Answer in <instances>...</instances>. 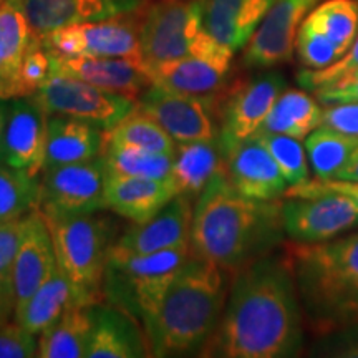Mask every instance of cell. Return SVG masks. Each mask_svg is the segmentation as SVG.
Listing matches in <instances>:
<instances>
[{"mask_svg": "<svg viewBox=\"0 0 358 358\" xmlns=\"http://www.w3.org/2000/svg\"><path fill=\"white\" fill-rule=\"evenodd\" d=\"M301 347L302 306L289 256L267 254L236 272L221 322L198 355L287 358Z\"/></svg>", "mask_w": 358, "mask_h": 358, "instance_id": "6da1fadb", "label": "cell"}, {"mask_svg": "<svg viewBox=\"0 0 358 358\" xmlns=\"http://www.w3.org/2000/svg\"><path fill=\"white\" fill-rule=\"evenodd\" d=\"M282 234L280 201L243 196L231 185L224 168L196 199L189 245L194 257L234 274L271 254Z\"/></svg>", "mask_w": 358, "mask_h": 358, "instance_id": "7a4b0ae2", "label": "cell"}, {"mask_svg": "<svg viewBox=\"0 0 358 358\" xmlns=\"http://www.w3.org/2000/svg\"><path fill=\"white\" fill-rule=\"evenodd\" d=\"M227 294V272L211 261L191 256L143 322L150 355L201 352L221 322Z\"/></svg>", "mask_w": 358, "mask_h": 358, "instance_id": "3957f363", "label": "cell"}, {"mask_svg": "<svg viewBox=\"0 0 358 358\" xmlns=\"http://www.w3.org/2000/svg\"><path fill=\"white\" fill-rule=\"evenodd\" d=\"M302 312L319 334L358 325V231L287 249Z\"/></svg>", "mask_w": 358, "mask_h": 358, "instance_id": "277c9868", "label": "cell"}, {"mask_svg": "<svg viewBox=\"0 0 358 358\" xmlns=\"http://www.w3.org/2000/svg\"><path fill=\"white\" fill-rule=\"evenodd\" d=\"M45 219L52 232L57 264L73 290L77 307L100 303L106 262L115 244L113 226L95 213Z\"/></svg>", "mask_w": 358, "mask_h": 358, "instance_id": "5b68a950", "label": "cell"}, {"mask_svg": "<svg viewBox=\"0 0 358 358\" xmlns=\"http://www.w3.org/2000/svg\"><path fill=\"white\" fill-rule=\"evenodd\" d=\"M191 256V245L138 256H122L110 250L103 299L143 324Z\"/></svg>", "mask_w": 358, "mask_h": 358, "instance_id": "8992f818", "label": "cell"}, {"mask_svg": "<svg viewBox=\"0 0 358 358\" xmlns=\"http://www.w3.org/2000/svg\"><path fill=\"white\" fill-rule=\"evenodd\" d=\"M206 0H159L140 24L143 60L148 66L185 57H221L234 53L204 27Z\"/></svg>", "mask_w": 358, "mask_h": 358, "instance_id": "52a82bcc", "label": "cell"}, {"mask_svg": "<svg viewBox=\"0 0 358 358\" xmlns=\"http://www.w3.org/2000/svg\"><path fill=\"white\" fill-rule=\"evenodd\" d=\"M50 115L70 116L108 131L136 108L133 98L90 85L83 80L52 71L32 95Z\"/></svg>", "mask_w": 358, "mask_h": 358, "instance_id": "ba28073f", "label": "cell"}, {"mask_svg": "<svg viewBox=\"0 0 358 358\" xmlns=\"http://www.w3.org/2000/svg\"><path fill=\"white\" fill-rule=\"evenodd\" d=\"M105 163L101 156L82 163L42 169L38 209L45 217L93 214L105 204Z\"/></svg>", "mask_w": 358, "mask_h": 358, "instance_id": "9c48e42d", "label": "cell"}, {"mask_svg": "<svg viewBox=\"0 0 358 358\" xmlns=\"http://www.w3.org/2000/svg\"><path fill=\"white\" fill-rule=\"evenodd\" d=\"M47 50L71 57L129 58L145 64L140 24L128 15L73 24L40 38Z\"/></svg>", "mask_w": 358, "mask_h": 358, "instance_id": "30bf717a", "label": "cell"}, {"mask_svg": "<svg viewBox=\"0 0 358 358\" xmlns=\"http://www.w3.org/2000/svg\"><path fill=\"white\" fill-rule=\"evenodd\" d=\"M141 108L155 118L164 131L176 143L206 141L219 138V124L216 116L221 105L219 100L182 95L151 85L138 100Z\"/></svg>", "mask_w": 358, "mask_h": 358, "instance_id": "8fae6325", "label": "cell"}, {"mask_svg": "<svg viewBox=\"0 0 358 358\" xmlns=\"http://www.w3.org/2000/svg\"><path fill=\"white\" fill-rule=\"evenodd\" d=\"M285 80L279 73H266L236 87L219 105V145L222 153L252 138L282 92Z\"/></svg>", "mask_w": 358, "mask_h": 358, "instance_id": "7c38bea8", "label": "cell"}, {"mask_svg": "<svg viewBox=\"0 0 358 358\" xmlns=\"http://www.w3.org/2000/svg\"><path fill=\"white\" fill-rule=\"evenodd\" d=\"M282 224L294 243H325L358 227V206L340 194L287 198L282 203Z\"/></svg>", "mask_w": 358, "mask_h": 358, "instance_id": "4fadbf2b", "label": "cell"}, {"mask_svg": "<svg viewBox=\"0 0 358 358\" xmlns=\"http://www.w3.org/2000/svg\"><path fill=\"white\" fill-rule=\"evenodd\" d=\"M47 133L48 113L38 101L34 96L13 98L6 105L0 164L38 176L45 163Z\"/></svg>", "mask_w": 358, "mask_h": 358, "instance_id": "5bb4252c", "label": "cell"}, {"mask_svg": "<svg viewBox=\"0 0 358 358\" xmlns=\"http://www.w3.org/2000/svg\"><path fill=\"white\" fill-rule=\"evenodd\" d=\"M319 0H275L244 52V64L271 69L292 57L299 29Z\"/></svg>", "mask_w": 358, "mask_h": 358, "instance_id": "9a60e30c", "label": "cell"}, {"mask_svg": "<svg viewBox=\"0 0 358 358\" xmlns=\"http://www.w3.org/2000/svg\"><path fill=\"white\" fill-rule=\"evenodd\" d=\"M194 198L178 194L148 221L134 222L111 245V252L122 256H138L189 245Z\"/></svg>", "mask_w": 358, "mask_h": 358, "instance_id": "2e32d148", "label": "cell"}, {"mask_svg": "<svg viewBox=\"0 0 358 358\" xmlns=\"http://www.w3.org/2000/svg\"><path fill=\"white\" fill-rule=\"evenodd\" d=\"M50 52V50H48ZM52 71L83 80L90 85L120 95L133 98L134 101L153 85L150 66L129 58L110 57H71L50 52Z\"/></svg>", "mask_w": 358, "mask_h": 358, "instance_id": "e0dca14e", "label": "cell"}, {"mask_svg": "<svg viewBox=\"0 0 358 358\" xmlns=\"http://www.w3.org/2000/svg\"><path fill=\"white\" fill-rule=\"evenodd\" d=\"M55 245L47 219L40 209L27 216V231L12 267L15 308L24 306L57 268Z\"/></svg>", "mask_w": 358, "mask_h": 358, "instance_id": "ac0fdd59", "label": "cell"}, {"mask_svg": "<svg viewBox=\"0 0 358 358\" xmlns=\"http://www.w3.org/2000/svg\"><path fill=\"white\" fill-rule=\"evenodd\" d=\"M226 174L243 196L275 201L287 191V181L267 148L256 136L249 138L224 155Z\"/></svg>", "mask_w": 358, "mask_h": 358, "instance_id": "d6986e66", "label": "cell"}, {"mask_svg": "<svg viewBox=\"0 0 358 358\" xmlns=\"http://www.w3.org/2000/svg\"><path fill=\"white\" fill-rule=\"evenodd\" d=\"M37 38L82 22L128 15L143 0H19Z\"/></svg>", "mask_w": 358, "mask_h": 358, "instance_id": "ffe728a7", "label": "cell"}, {"mask_svg": "<svg viewBox=\"0 0 358 358\" xmlns=\"http://www.w3.org/2000/svg\"><path fill=\"white\" fill-rule=\"evenodd\" d=\"M232 55L185 57L150 66L153 85L182 95L219 100L221 90L229 73Z\"/></svg>", "mask_w": 358, "mask_h": 358, "instance_id": "44dd1931", "label": "cell"}, {"mask_svg": "<svg viewBox=\"0 0 358 358\" xmlns=\"http://www.w3.org/2000/svg\"><path fill=\"white\" fill-rule=\"evenodd\" d=\"M92 337L88 358L151 357L140 322L115 306H92Z\"/></svg>", "mask_w": 358, "mask_h": 358, "instance_id": "7402d4cb", "label": "cell"}, {"mask_svg": "<svg viewBox=\"0 0 358 358\" xmlns=\"http://www.w3.org/2000/svg\"><path fill=\"white\" fill-rule=\"evenodd\" d=\"M178 196L169 179L134 178V176H106L105 204L120 216L143 222Z\"/></svg>", "mask_w": 358, "mask_h": 358, "instance_id": "603a6c76", "label": "cell"}, {"mask_svg": "<svg viewBox=\"0 0 358 358\" xmlns=\"http://www.w3.org/2000/svg\"><path fill=\"white\" fill-rule=\"evenodd\" d=\"M275 0H206L204 27L232 52L249 43Z\"/></svg>", "mask_w": 358, "mask_h": 358, "instance_id": "cb8c5ba5", "label": "cell"}, {"mask_svg": "<svg viewBox=\"0 0 358 358\" xmlns=\"http://www.w3.org/2000/svg\"><path fill=\"white\" fill-rule=\"evenodd\" d=\"M103 148L105 133L100 127L70 116L50 115L43 169L95 159L101 156Z\"/></svg>", "mask_w": 358, "mask_h": 358, "instance_id": "d4e9b609", "label": "cell"}, {"mask_svg": "<svg viewBox=\"0 0 358 358\" xmlns=\"http://www.w3.org/2000/svg\"><path fill=\"white\" fill-rule=\"evenodd\" d=\"M226 166V158L219 145V138L206 141L178 143L174 151L169 181L178 194L198 199L211 179Z\"/></svg>", "mask_w": 358, "mask_h": 358, "instance_id": "484cf974", "label": "cell"}, {"mask_svg": "<svg viewBox=\"0 0 358 358\" xmlns=\"http://www.w3.org/2000/svg\"><path fill=\"white\" fill-rule=\"evenodd\" d=\"M34 40L19 0H3L0 3V100L17 98V75Z\"/></svg>", "mask_w": 358, "mask_h": 358, "instance_id": "4316f807", "label": "cell"}, {"mask_svg": "<svg viewBox=\"0 0 358 358\" xmlns=\"http://www.w3.org/2000/svg\"><path fill=\"white\" fill-rule=\"evenodd\" d=\"M71 307H77L73 290L64 272L57 266L37 292L24 306L15 308L13 317L17 324L24 327L27 332L40 335Z\"/></svg>", "mask_w": 358, "mask_h": 358, "instance_id": "83f0119b", "label": "cell"}, {"mask_svg": "<svg viewBox=\"0 0 358 358\" xmlns=\"http://www.w3.org/2000/svg\"><path fill=\"white\" fill-rule=\"evenodd\" d=\"M322 106L302 90H284L257 133H275L306 140L322 124ZM256 133V134H257Z\"/></svg>", "mask_w": 358, "mask_h": 358, "instance_id": "f1b7e54d", "label": "cell"}, {"mask_svg": "<svg viewBox=\"0 0 358 358\" xmlns=\"http://www.w3.org/2000/svg\"><path fill=\"white\" fill-rule=\"evenodd\" d=\"M92 306L71 307L40 334L37 357L83 358L88 355L92 337Z\"/></svg>", "mask_w": 358, "mask_h": 358, "instance_id": "f546056e", "label": "cell"}, {"mask_svg": "<svg viewBox=\"0 0 358 358\" xmlns=\"http://www.w3.org/2000/svg\"><path fill=\"white\" fill-rule=\"evenodd\" d=\"M106 176H134L168 179L174 155L156 153L141 148L105 143L101 153Z\"/></svg>", "mask_w": 358, "mask_h": 358, "instance_id": "4dcf8cb0", "label": "cell"}, {"mask_svg": "<svg viewBox=\"0 0 358 358\" xmlns=\"http://www.w3.org/2000/svg\"><path fill=\"white\" fill-rule=\"evenodd\" d=\"M358 146V136L319 127L306 138V151L313 174L319 179L334 178L347 164Z\"/></svg>", "mask_w": 358, "mask_h": 358, "instance_id": "1f68e13d", "label": "cell"}, {"mask_svg": "<svg viewBox=\"0 0 358 358\" xmlns=\"http://www.w3.org/2000/svg\"><path fill=\"white\" fill-rule=\"evenodd\" d=\"M303 22L317 32L324 34L343 57L358 34V2L325 0L320 6L313 7Z\"/></svg>", "mask_w": 358, "mask_h": 358, "instance_id": "d6a6232c", "label": "cell"}, {"mask_svg": "<svg viewBox=\"0 0 358 358\" xmlns=\"http://www.w3.org/2000/svg\"><path fill=\"white\" fill-rule=\"evenodd\" d=\"M105 143L134 146L166 155H174L178 146L163 127L141 108H138V105L122 122L105 131Z\"/></svg>", "mask_w": 358, "mask_h": 358, "instance_id": "836d02e7", "label": "cell"}, {"mask_svg": "<svg viewBox=\"0 0 358 358\" xmlns=\"http://www.w3.org/2000/svg\"><path fill=\"white\" fill-rule=\"evenodd\" d=\"M38 203V176L0 164V222L25 217Z\"/></svg>", "mask_w": 358, "mask_h": 358, "instance_id": "e575fe53", "label": "cell"}, {"mask_svg": "<svg viewBox=\"0 0 358 358\" xmlns=\"http://www.w3.org/2000/svg\"><path fill=\"white\" fill-rule=\"evenodd\" d=\"M254 136L267 148L280 173L284 174L289 187L299 186L310 179L308 178L307 151L303 150L301 140L275 133H257Z\"/></svg>", "mask_w": 358, "mask_h": 358, "instance_id": "d590c367", "label": "cell"}, {"mask_svg": "<svg viewBox=\"0 0 358 358\" xmlns=\"http://www.w3.org/2000/svg\"><path fill=\"white\" fill-rule=\"evenodd\" d=\"M295 48H297L299 60L308 70L327 69L342 58L338 48L324 34L317 32L306 22H302L301 29H299Z\"/></svg>", "mask_w": 358, "mask_h": 358, "instance_id": "8d00e7d4", "label": "cell"}, {"mask_svg": "<svg viewBox=\"0 0 358 358\" xmlns=\"http://www.w3.org/2000/svg\"><path fill=\"white\" fill-rule=\"evenodd\" d=\"M52 73V60L50 52L43 47L40 38L35 37L34 43L30 45L29 52L25 53L22 60L19 75H17L15 83V95L17 98L32 96L37 93L48 75Z\"/></svg>", "mask_w": 358, "mask_h": 358, "instance_id": "74e56055", "label": "cell"}, {"mask_svg": "<svg viewBox=\"0 0 358 358\" xmlns=\"http://www.w3.org/2000/svg\"><path fill=\"white\" fill-rule=\"evenodd\" d=\"M355 70H358V34L355 40H353L352 47L348 48V52L340 60L322 70L306 69L299 73L297 80L301 83V87L310 90V92H315V90L325 87V85L332 83L337 78L343 77L347 73H352Z\"/></svg>", "mask_w": 358, "mask_h": 358, "instance_id": "f35d334b", "label": "cell"}, {"mask_svg": "<svg viewBox=\"0 0 358 358\" xmlns=\"http://www.w3.org/2000/svg\"><path fill=\"white\" fill-rule=\"evenodd\" d=\"M27 216L0 222V285H12V267L25 236Z\"/></svg>", "mask_w": 358, "mask_h": 358, "instance_id": "ab89813d", "label": "cell"}, {"mask_svg": "<svg viewBox=\"0 0 358 358\" xmlns=\"http://www.w3.org/2000/svg\"><path fill=\"white\" fill-rule=\"evenodd\" d=\"M320 194H340L345 196L358 206V181L355 179H308L299 186L287 187L285 198H313Z\"/></svg>", "mask_w": 358, "mask_h": 358, "instance_id": "60d3db41", "label": "cell"}, {"mask_svg": "<svg viewBox=\"0 0 358 358\" xmlns=\"http://www.w3.org/2000/svg\"><path fill=\"white\" fill-rule=\"evenodd\" d=\"M38 342L19 324L0 325V358L37 357Z\"/></svg>", "mask_w": 358, "mask_h": 358, "instance_id": "b9f144b4", "label": "cell"}, {"mask_svg": "<svg viewBox=\"0 0 358 358\" xmlns=\"http://www.w3.org/2000/svg\"><path fill=\"white\" fill-rule=\"evenodd\" d=\"M320 127L358 136V101L325 105V108L322 110Z\"/></svg>", "mask_w": 358, "mask_h": 358, "instance_id": "7bdbcfd3", "label": "cell"}, {"mask_svg": "<svg viewBox=\"0 0 358 358\" xmlns=\"http://www.w3.org/2000/svg\"><path fill=\"white\" fill-rule=\"evenodd\" d=\"M313 93L324 105L358 101V70L343 75V77L337 78L335 82L315 90Z\"/></svg>", "mask_w": 358, "mask_h": 358, "instance_id": "ee69618b", "label": "cell"}, {"mask_svg": "<svg viewBox=\"0 0 358 358\" xmlns=\"http://www.w3.org/2000/svg\"><path fill=\"white\" fill-rule=\"evenodd\" d=\"M15 313V295L12 285H0V325H6Z\"/></svg>", "mask_w": 358, "mask_h": 358, "instance_id": "f6af8a7d", "label": "cell"}, {"mask_svg": "<svg viewBox=\"0 0 358 358\" xmlns=\"http://www.w3.org/2000/svg\"><path fill=\"white\" fill-rule=\"evenodd\" d=\"M334 178H338V179H355V181H358V146H357V150L353 151V155L350 156V159L347 161L345 166L340 169V171L335 174Z\"/></svg>", "mask_w": 358, "mask_h": 358, "instance_id": "bcb514c9", "label": "cell"}, {"mask_svg": "<svg viewBox=\"0 0 358 358\" xmlns=\"http://www.w3.org/2000/svg\"><path fill=\"white\" fill-rule=\"evenodd\" d=\"M3 127H6V105H0V146H2Z\"/></svg>", "mask_w": 358, "mask_h": 358, "instance_id": "7dc6e473", "label": "cell"}, {"mask_svg": "<svg viewBox=\"0 0 358 358\" xmlns=\"http://www.w3.org/2000/svg\"><path fill=\"white\" fill-rule=\"evenodd\" d=\"M343 355H345V357H357L358 358V338L352 343L350 347L347 348V352L343 353Z\"/></svg>", "mask_w": 358, "mask_h": 358, "instance_id": "c3c4849f", "label": "cell"}, {"mask_svg": "<svg viewBox=\"0 0 358 358\" xmlns=\"http://www.w3.org/2000/svg\"><path fill=\"white\" fill-rule=\"evenodd\" d=\"M3 2V0H0V3H2Z\"/></svg>", "mask_w": 358, "mask_h": 358, "instance_id": "681fc988", "label": "cell"}]
</instances>
